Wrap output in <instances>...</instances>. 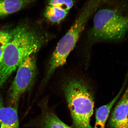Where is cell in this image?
I'll return each mask as SVG.
<instances>
[{
	"instance_id": "cell-1",
	"label": "cell",
	"mask_w": 128,
	"mask_h": 128,
	"mask_svg": "<svg viewBox=\"0 0 128 128\" xmlns=\"http://www.w3.org/2000/svg\"><path fill=\"white\" fill-rule=\"evenodd\" d=\"M12 31L11 38L5 45L0 62V90L24 60L38 52L52 37L26 23Z\"/></svg>"
},
{
	"instance_id": "cell-2",
	"label": "cell",
	"mask_w": 128,
	"mask_h": 128,
	"mask_svg": "<svg viewBox=\"0 0 128 128\" xmlns=\"http://www.w3.org/2000/svg\"><path fill=\"white\" fill-rule=\"evenodd\" d=\"M62 89L70 112L74 128H92L94 98L90 88L84 81L77 78L66 80Z\"/></svg>"
},
{
	"instance_id": "cell-3",
	"label": "cell",
	"mask_w": 128,
	"mask_h": 128,
	"mask_svg": "<svg viewBox=\"0 0 128 128\" xmlns=\"http://www.w3.org/2000/svg\"><path fill=\"white\" fill-rule=\"evenodd\" d=\"M101 0H90L71 27L58 42L50 57L44 81L48 80L56 70L64 66L75 47L88 19L100 6Z\"/></svg>"
},
{
	"instance_id": "cell-4",
	"label": "cell",
	"mask_w": 128,
	"mask_h": 128,
	"mask_svg": "<svg viewBox=\"0 0 128 128\" xmlns=\"http://www.w3.org/2000/svg\"><path fill=\"white\" fill-rule=\"evenodd\" d=\"M128 32V16L114 9H103L97 12L89 38L93 42L118 41Z\"/></svg>"
},
{
	"instance_id": "cell-5",
	"label": "cell",
	"mask_w": 128,
	"mask_h": 128,
	"mask_svg": "<svg viewBox=\"0 0 128 128\" xmlns=\"http://www.w3.org/2000/svg\"><path fill=\"white\" fill-rule=\"evenodd\" d=\"M36 73V60L34 54L27 57L17 69L8 90L7 106L18 108L20 98L32 86Z\"/></svg>"
},
{
	"instance_id": "cell-6",
	"label": "cell",
	"mask_w": 128,
	"mask_h": 128,
	"mask_svg": "<svg viewBox=\"0 0 128 128\" xmlns=\"http://www.w3.org/2000/svg\"><path fill=\"white\" fill-rule=\"evenodd\" d=\"M41 114L29 122L26 126L38 128H73L61 121L48 105V101L44 100L40 103Z\"/></svg>"
},
{
	"instance_id": "cell-7",
	"label": "cell",
	"mask_w": 128,
	"mask_h": 128,
	"mask_svg": "<svg viewBox=\"0 0 128 128\" xmlns=\"http://www.w3.org/2000/svg\"><path fill=\"white\" fill-rule=\"evenodd\" d=\"M110 124L112 128H128V88L114 108Z\"/></svg>"
},
{
	"instance_id": "cell-8",
	"label": "cell",
	"mask_w": 128,
	"mask_h": 128,
	"mask_svg": "<svg viewBox=\"0 0 128 128\" xmlns=\"http://www.w3.org/2000/svg\"><path fill=\"white\" fill-rule=\"evenodd\" d=\"M0 128H20L18 108L5 106L0 98Z\"/></svg>"
},
{
	"instance_id": "cell-9",
	"label": "cell",
	"mask_w": 128,
	"mask_h": 128,
	"mask_svg": "<svg viewBox=\"0 0 128 128\" xmlns=\"http://www.w3.org/2000/svg\"><path fill=\"white\" fill-rule=\"evenodd\" d=\"M35 0H0V18L17 12Z\"/></svg>"
},
{
	"instance_id": "cell-10",
	"label": "cell",
	"mask_w": 128,
	"mask_h": 128,
	"mask_svg": "<svg viewBox=\"0 0 128 128\" xmlns=\"http://www.w3.org/2000/svg\"><path fill=\"white\" fill-rule=\"evenodd\" d=\"M122 90L111 102L106 105L101 106L96 112V123L94 128H105V124L107 120L112 107L121 95Z\"/></svg>"
},
{
	"instance_id": "cell-11",
	"label": "cell",
	"mask_w": 128,
	"mask_h": 128,
	"mask_svg": "<svg viewBox=\"0 0 128 128\" xmlns=\"http://www.w3.org/2000/svg\"><path fill=\"white\" fill-rule=\"evenodd\" d=\"M68 11L58 8L48 6L44 12V16L50 22L59 23L66 17Z\"/></svg>"
},
{
	"instance_id": "cell-12",
	"label": "cell",
	"mask_w": 128,
	"mask_h": 128,
	"mask_svg": "<svg viewBox=\"0 0 128 128\" xmlns=\"http://www.w3.org/2000/svg\"><path fill=\"white\" fill-rule=\"evenodd\" d=\"M74 4L73 0H48V6H52L68 11Z\"/></svg>"
},
{
	"instance_id": "cell-13",
	"label": "cell",
	"mask_w": 128,
	"mask_h": 128,
	"mask_svg": "<svg viewBox=\"0 0 128 128\" xmlns=\"http://www.w3.org/2000/svg\"><path fill=\"white\" fill-rule=\"evenodd\" d=\"M12 34V31L0 29V46H5L11 38Z\"/></svg>"
},
{
	"instance_id": "cell-14",
	"label": "cell",
	"mask_w": 128,
	"mask_h": 128,
	"mask_svg": "<svg viewBox=\"0 0 128 128\" xmlns=\"http://www.w3.org/2000/svg\"><path fill=\"white\" fill-rule=\"evenodd\" d=\"M5 46H0V62L2 59L3 51Z\"/></svg>"
}]
</instances>
